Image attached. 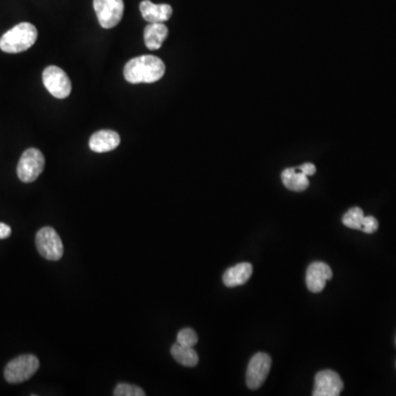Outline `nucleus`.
Listing matches in <instances>:
<instances>
[{"instance_id": "8", "label": "nucleus", "mask_w": 396, "mask_h": 396, "mask_svg": "<svg viewBox=\"0 0 396 396\" xmlns=\"http://www.w3.org/2000/svg\"><path fill=\"white\" fill-rule=\"evenodd\" d=\"M272 360L269 354L259 352L251 358L247 370V385L250 390H257L264 383L270 373Z\"/></svg>"}, {"instance_id": "24", "label": "nucleus", "mask_w": 396, "mask_h": 396, "mask_svg": "<svg viewBox=\"0 0 396 396\" xmlns=\"http://www.w3.org/2000/svg\"><path fill=\"white\" fill-rule=\"evenodd\" d=\"M395 366H396V363H395Z\"/></svg>"}, {"instance_id": "4", "label": "nucleus", "mask_w": 396, "mask_h": 396, "mask_svg": "<svg viewBox=\"0 0 396 396\" xmlns=\"http://www.w3.org/2000/svg\"><path fill=\"white\" fill-rule=\"evenodd\" d=\"M45 158L42 152L35 148H30L23 152L17 166V174L23 183H33L45 170Z\"/></svg>"}, {"instance_id": "21", "label": "nucleus", "mask_w": 396, "mask_h": 396, "mask_svg": "<svg viewBox=\"0 0 396 396\" xmlns=\"http://www.w3.org/2000/svg\"><path fill=\"white\" fill-rule=\"evenodd\" d=\"M302 173H304L306 176H312L316 173V166L314 165L313 163H305L303 165H301L298 168Z\"/></svg>"}, {"instance_id": "9", "label": "nucleus", "mask_w": 396, "mask_h": 396, "mask_svg": "<svg viewBox=\"0 0 396 396\" xmlns=\"http://www.w3.org/2000/svg\"><path fill=\"white\" fill-rule=\"evenodd\" d=\"M344 390V382L332 370L318 372L315 376L314 396H338Z\"/></svg>"}, {"instance_id": "16", "label": "nucleus", "mask_w": 396, "mask_h": 396, "mask_svg": "<svg viewBox=\"0 0 396 396\" xmlns=\"http://www.w3.org/2000/svg\"><path fill=\"white\" fill-rule=\"evenodd\" d=\"M171 354L178 363L184 366H190V368L197 366L198 360H199L197 352L194 350L193 346H183L178 342L172 346Z\"/></svg>"}, {"instance_id": "13", "label": "nucleus", "mask_w": 396, "mask_h": 396, "mask_svg": "<svg viewBox=\"0 0 396 396\" xmlns=\"http://www.w3.org/2000/svg\"><path fill=\"white\" fill-rule=\"evenodd\" d=\"M252 272L253 267L250 263H239L223 273V284L227 287L240 286L249 281Z\"/></svg>"}, {"instance_id": "7", "label": "nucleus", "mask_w": 396, "mask_h": 396, "mask_svg": "<svg viewBox=\"0 0 396 396\" xmlns=\"http://www.w3.org/2000/svg\"><path fill=\"white\" fill-rule=\"evenodd\" d=\"M94 9L99 25L104 29H112L122 21L124 0H94Z\"/></svg>"}, {"instance_id": "11", "label": "nucleus", "mask_w": 396, "mask_h": 396, "mask_svg": "<svg viewBox=\"0 0 396 396\" xmlns=\"http://www.w3.org/2000/svg\"><path fill=\"white\" fill-rule=\"evenodd\" d=\"M120 144V136L114 130H100L89 139V148L96 153L112 151Z\"/></svg>"}, {"instance_id": "18", "label": "nucleus", "mask_w": 396, "mask_h": 396, "mask_svg": "<svg viewBox=\"0 0 396 396\" xmlns=\"http://www.w3.org/2000/svg\"><path fill=\"white\" fill-rule=\"evenodd\" d=\"M115 396H144V390L132 384L120 383L116 386L114 391Z\"/></svg>"}, {"instance_id": "5", "label": "nucleus", "mask_w": 396, "mask_h": 396, "mask_svg": "<svg viewBox=\"0 0 396 396\" xmlns=\"http://www.w3.org/2000/svg\"><path fill=\"white\" fill-rule=\"evenodd\" d=\"M35 245L40 255L49 261H57L63 257L64 248L61 238L51 227H43L35 235Z\"/></svg>"}, {"instance_id": "15", "label": "nucleus", "mask_w": 396, "mask_h": 396, "mask_svg": "<svg viewBox=\"0 0 396 396\" xmlns=\"http://www.w3.org/2000/svg\"><path fill=\"white\" fill-rule=\"evenodd\" d=\"M281 177H282L285 187L290 191L303 192L310 186L308 176L302 173L298 168H286L282 172Z\"/></svg>"}, {"instance_id": "20", "label": "nucleus", "mask_w": 396, "mask_h": 396, "mask_svg": "<svg viewBox=\"0 0 396 396\" xmlns=\"http://www.w3.org/2000/svg\"><path fill=\"white\" fill-rule=\"evenodd\" d=\"M379 228V221L373 216H364L363 225L361 231L366 233H373Z\"/></svg>"}, {"instance_id": "12", "label": "nucleus", "mask_w": 396, "mask_h": 396, "mask_svg": "<svg viewBox=\"0 0 396 396\" xmlns=\"http://www.w3.org/2000/svg\"><path fill=\"white\" fill-rule=\"evenodd\" d=\"M142 17L148 23H163L172 17L173 9L168 4L156 5L150 0H144L140 4Z\"/></svg>"}, {"instance_id": "22", "label": "nucleus", "mask_w": 396, "mask_h": 396, "mask_svg": "<svg viewBox=\"0 0 396 396\" xmlns=\"http://www.w3.org/2000/svg\"><path fill=\"white\" fill-rule=\"evenodd\" d=\"M11 235V228L6 223H0V239H7Z\"/></svg>"}, {"instance_id": "23", "label": "nucleus", "mask_w": 396, "mask_h": 396, "mask_svg": "<svg viewBox=\"0 0 396 396\" xmlns=\"http://www.w3.org/2000/svg\"><path fill=\"white\" fill-rule=\"evenodd\" d=\"M395 344H396V339H395Z\"/></svg>"}, {"instance_id": "14", "label": "nucleus", "mask_w": 396, "mask_h": 396, "mask_svg": "<svg viewBox=\"0 0 396 396\" xmlns=\"http://www.w3.org/2000/svg\"><path fill=\"white\" fill-rule=\"evenodd\" d=\"M168 35V29L164 23H148L144 29V43L148 50L160 49Z\"/></svg>"}, {"instance_id": "6", "label": "nucleus", "mask_w": 396, "mask_h": 396, "mask_svg": "<svg viewBox=\"0 0 396 396\" xmlns=\"http://www.w3.org/2000/svg\"><path fill=\"white\" fill-rule=\"evenodd\" d=\"M43 85L47 92L57 99H64L72 92V83L62 69L55 65L47 66L42 73Z\"/></svg>"}, {"instance_id": "19", "label": "nucleus", "mask_w": 396, "mask_h": 396, "mask_svg": "<svg viewBox=\"0 0 396 396\" xmlns=\"http://www.w3.org/2000/svg\"><path fill=\"white\" fill-rule=\"evenodd\" d=\"M198 342V336L191 328H184L177 334L178 344L183 346H194Z\"/></svg>"}, {"instance_id": "10", "label": "nucleus", "mask_w": 396, "mask_h": 396, "mask_svg": "<svg viewBox=\"0 0 396 396\" xmlns=\"http://www.w3.org/2000/svg\"><path fill=\"white\" fill-rule=\"evenodd\" d=\"M332 277L330 265L324 262H313L306 272L307 289L312 293H320L326 286L327 281Z\"/></svg>"}, {"instance_id": "2", "label": "nucleus", "mask_w": 396, "mask_h": 396, "mask_svg": "<svg viewBox=\"0 0 396 396\" xmlns=\"http://www.w3.org/2000/svg\"><path fill=\"white\" fill-rule=\"evenodd\" d=\"M37 39V30L30 23H21L11 28L0 37V50L9 54L25 52Z\"/></svg>"}, {"instance_id": "3", "label": "nucleus", "mask_w": 396, "mask_h": 396, "mask_svg": "<svg viewBox=\"0 0 396 396\" xmlns=\"http://www.w3.org/2000/svg\"><path fill=\"white\" fill-rule=\"evenodd\" d=\"M40 362L33 354H23L11 360L6 366L5 375L8 383L18 384L28 381L39 369Z\"/></svg>"}, {"instance_id": "17", "label": "nucleus", "mask_w": 396, "mask_h": 396, "mask_svg": "<svg viewBox=\"0 0 396 396\" xmlns=\"http://www.w3.org/2000/svg\"><path fill=\"white\" fill-rule=\"evenodd\" d=\"M364 214L360 207L350 208L342 217V223L346 227L356 231H361L363 225Z\"/></svg>"}, {"instance_id": "1", "label": "nucleus", "mask_w": 396, "mask_h": 396, "mask_svg": "<svg viewBox=\"0 0 396 396\" xmlns=\"http://www.w3.org/2000/svg\"><path fill=\"white\" fill-rule=\"evenodd\" d=\"M165 73V64L160 57L154 55H141L127 63L124 76L130 84H151L158 82Z\"/></svg>"}]
</instances>
